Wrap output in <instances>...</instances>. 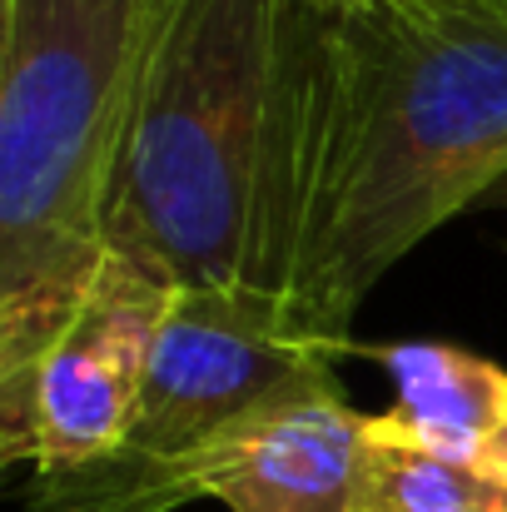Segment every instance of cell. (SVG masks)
<instances>
[{"mask_svg":"<svg viewBox=\"0 0 507 512\" xmlns=\"http://www.w3.org/2000/svg\"><path fill=\"white\" fill-rule=\"evenodd\" d=\"M338 0H140L110 254L294 314L334 120Z\"/></svg>","mask_w":507,"mask_h":512,"instance_id":"1","label":"cell"},{"mask_svg":"<svg viewBox=\"0 0 507 512\" xmlns=\"http://www.w3.org/2000/svg\"><path fill=\"white\" fill-rule=\"evenodd\" d=\"M507 184V0H338L334 120L294 319L348 348L373 284Z\"/></svg>","mask_w":507,"mask_h":512,"instance_id":"2","label":"cell"},{"mask_svg":"<svg viewBox=\"0 0 507 512\" xmlns=\"http://www.w3.org/2000/svg\"><path fill=\"white\" fill-rule=\"evenodd\" d=\"M140 0H0V373L65 334L110 259Z\"/></svg>","mask_w":507,"mask_h":512,"instance_id":"3","label":"cell"},{"mask_svg":"<svg viewBox=\"0 0 507 512\" xmlns=\"http://www.w3.org/2000/svg\"><path fill=\"white\" fill-rule=\"evenodd\" d=\"M343 348L249 289H169L125 443L70 473H30V512H174L264 413L329 388Z\"/></svg>","mask_w":507,"mask_h":512,"instance_id":"4","label":"cell"},{"mask_svg":"<svg viewBox=\"0 0 507 512\" xmlns=\"http://www.w3.org/2000/svg\"><path fill=\"white\" fill-rule=\"evenodd\" d=\"M165 304V279L110 254L65 334L0 373V463L70 473L110 458L135 423Z\"/></svg>","mask_w":507,"mask_h":512,"instance_id":"5","label":"cell"},{"mask_svg":"<svg viewBox=\"0 0 507 512\" xmlns=\"http://www.w3.org/2000/svg\"><path fill=\"white\" fill-rule=\"evenodd\" d=\"M368 418L338 383L249 423L204 473L199 498L224 512H363Z\"/></svg>","mask_w":507,"mask_h":512,"instance_id":"6","label":"cell"},{"mask_svg":"<svg viewBox=\"0 0 507 512\" xmlns=\"http://www.w3.org/2000/svg\"><path fill=\"white\" fill-rule=\"evenodd\" d=\"M393 378V408L378 413L388 433L443 453L488 458L507 418V373L458 343H388L378 348Z\"/></svg>","mask_w":507,"mask_h":512,"instance_id":"7","label":"cell"},{"mask_svg":"<svg viewBox=\"0 0 507 512\" xmlns=\"http://www.w3.org/2000/svg\"><path fill=\"white\" fill-rule=\"evenodd\" d=\"M363 512H507V473L483 458H443L368 418Z\"/></svg>","mask_w":507,"mask_h":512,"instance_id":"8","label":"cell"},{"mask_svg":"<svg viewBox=\"0 0 507 512\" xmlns=\"http://www.w3.org/2000/svg\"><path fill=\"white\" fill-rule=\"evenodd\" d=\"M483 463H493L498 473H507V418H503V428H498V438H493V448H488Z\"/></svg>","mask_w":507,"mask_h":512,"instance_id":"9","label":"cell"},{"mask_svg":"<svg viewBox=\"0 0 507 512\" xmlns=\"http://www.w3.org/2000/svg\"><path fill=\"white\" fill-rule=\"evenodd\" d=\"M503 209H507V184H503Z\"/></svg>","mask_w":507,"mask_h":512,"instance_id":"10","label":"cell"}]
</instances>
